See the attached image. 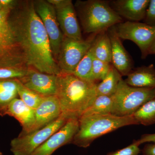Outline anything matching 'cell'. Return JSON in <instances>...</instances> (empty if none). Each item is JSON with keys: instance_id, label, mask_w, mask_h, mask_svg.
Here are the masks:
<instances>
[{"instance_id": "cell-29", "label": "cell", "mask_w": 155, "mask_h": 155, "mask_svg": "<svg viewBox=\"0 0 155 155\" xmlns=\"http://www.w3.org/2000/svg\"><path fill=\"white\" fill-rule=\"evenodd\" d=\"M143 22L149 25L155 26V0H150Z\"/></svg>"}, {"instance_id": "cell-15", "label": "cell", "mask_w": 155, "mask_h": 155, "mask_svg": "<svg viewBox=\"0 0 155 155\" xmlns=\"http://www.w3.org/2000/svg\"><path fill=\"white\" fill-rule=\"evenodd\" d=\"M150 0H113L110 6L122 19L139 22L143 20Z\"/></svg>"}, {"instance_id": "cell-12", "label": "cell", "mask_w": 155, "mask_h": 155, "mask_svg": "<svg viewBox=\"0 0 155 155\" xmlns=\"http://www.w3.org/2000/svg\"><path fill=\"white\" fill-rule=\"evenodd\" d=\"M79 127L78 118H70L31 155H52L59 148L72 143Z\"/></svg>"}, {"instance_id": "cell-7", "label": "cell", "mask_w": 155, "mask_h": 155, "mask_svg": "<svg viewBox=\"0 0 155 155\" xmlns=\"http://www.w3.org/2000/svg\"><path fill=\"white\" fill-rule=\"evenodd\" d=\"M62 114L57 120L45 127L24 135H19L12 140L11 150L14 155H31L68 121Z\"/></svg>"}, {"instance_id": "cell-35", "label": "cell", "mask_w": 155, "mask_h": 155, "mask_svg": "<svg viewBox=\"0 0 155 155\" xmlns=\"http://www.w3.org/2000/svg\"><path fill=\"white\" fill-rule=\"evenodd\" d=\"M0 155H4L1 152V151H0Z\"/></svg>"}, {"instance_id": "cell-6", "label": "cell", "mask_w": 155, "mask_h": 155, "mask_svg": "<svg viewBox=\"0 0 155 155\" xmlns=\"http://www.w3.org/2000/svg\"><path fill=\"white\" fill-rule=\"evenodd\" d=\"M155 97V87L141 88L127 84L122 79L113 95L112 115L131 116L145 103Z\"/></svg>"}, {"instance_id": "cell-17", "label": "cell", "mask_w": 155, "mask_h": 155, "mask_svg": "<svg viewBox=\"0 0 155 155\" xmlns=\"http://www.w3.org/2000/svg\"><path fill=\"white\" fill-rule=\"evenodd\" d=\"M5 114L17 119L22 127L20 135L31 132L35 122V110L28 107L20 98L14 99L6 109Z\"/></svg>"}, {"instance_id": "cell-27", "label": "cell", "mask_w": 155, "mask_h": 155, "mask_svg": "<svg viewBox=\"0 0 155 155\" xmlns=\"http://www.w3.org/2000/svg\"><path fill=\"white\" fill-rule=\"evenodd\" d=\"M30 69L0 67V80L20 79L28 74Z\"/></svg>"}, {"instance_id": "cell-32", "label": "cell", "mask_w": 155, "mask_h": 155, "mask_svg": "<svg viewBox=\"0 0 155 155\" xmlns=\"http://www.w3.org/2000/svg\"><path fill=\"white\" fill-rule=\"evenodd\" d=\"M148 54L149 55H155V39L153 41V42L151 45L150 47L149 50Z\"/></svg>"}, {"instance_id": "cell-26", "label": "cell", "mask_w": 155, "mask_h": 155, "mask_svg": "<svg viewBox=\"0 0 155 155\" xmlns=\"http://www.w3.org/2000/svg\"><path fill=\"white\" fill-rule=\"evenodd\" d=\"M112 67V64L106 63L94 58L93 62L92 74L94 81L98 83L107 75Z\"/></svg>"}, {"instance_id": "cell-10", "label": "cell", "mask_w": 155, "mask_h": 155, "mask_svg": "<svg viewBox=\"0 0 155 155\" xmlns=\"http://www.w3.org/2000/svg\"><path fill=\"white\" fill-rule=\"evenodd\" d=\"M33 3L35 10L47 33L52 53L56 62L64 36L58 23L55 9L45 0H35Z\"/></svg>"}, {"instance_id": "cell-18", "label": "cell", "mask_w": 155, "mask_h": 155, "mask_svg": "<svg viewBox=\"0 0 155 155\" xmlns=\"http://www.w3.org/2000/svg\"><path fill=\"white\" fill-rule=\"evenodd\" d=\"M125 81L129 86L141 88L155 87V68L153 64L134 68Z\"/></svg>"}, {"instance_id": "cell-21", "label": "cell", "mask_w": 155, "mask_h": 155, "mask_svg": "<svg viewBox=\"0 0 155 155\" xmlns=\"http://www.w3.org/2000/svg\"><path fill=\"white\" fill-rule=\"evenodd\" d=\"M18 96L17 79L0 80V108L5 114L9 104Z\"/></svg>"}, {"instance_id": "cell-16", "label": "cell", "mask_w": 155, "mask_h": 155, "mask_svg": "<svg viewBox=\"0 0 155 155\" xmlns=\"http://www.w3.org/2000/svg\"><path fill=\"white\" fill-rule=\"evenodd\" d=\"M62 114L61 106L57 96L44 97L39 105L35 110V122L31 132L54 122Z\"/></svg>"}, {"instance_id": "cell-25", "label": "cell", "mask_w": 155, "mask_h": 155, "mask_svg": "<svg viewBox=\"0 0 155 155\" xmlns=\"http://www.w3.org/2000/svg\"><path fill=\"white\" fill-rule=\"evenodd\" d=\"M17 83L18 96L20 99L28 107L35 110L41 102L44 97L25 87L18 79Z\"/></svg>"}, {"instance_id": "cell-1", "label": "cell", "mask_w": 155, "mask_h": 155, "mask_svg": "<svg viewBox=\"0 0 155 155\" xmlns=\"http://www.w3.org/2000/svg\"><path fill=\"white\" fill-rule=\"evenodd\" d=\"M9 20L21 48L27 67L42 73L61 75L44 26L33 1H17Z\"/></svg>"}, {"instance_id": "cell-31", "label": "cell", "mask_w": 155, "mask_h": 155, "mask_svg": "<svg viewBox=\"0 0 155 155\" xmlns=\"http://www.w3.org/2000/svg\"><path fill=\"white\" fill-rule=\"evenodd\" d=\"M143 155H155V143H147L142 150Z\"/></svg>"}, {"instance_id": "cell-3", "label": "cell", "mask_w": 155, "mask_h": 155, "mask_svg": "<svg viewBox=\"0 0 155 155\" xmlns=\"http://www.w3.org/2000/svg\"><path fill=\"white\" fill-rule=\"evenodd\" d=\"M78 17L84 32L98 34L124 22L112 8L109 1H76L74 5Z\"/></svg>"}, {"instance_id": "cell-28", "label": "cell", "mask_w": 155, "mask_h": 155, "mask_svg": "<svg viewBox=\"0 0 155 155\" xmlns=\"http://www.w3.org/2000/svg\"><path fill=\"white\" fill-rule=\"evenodd\" d=\"M140 152L139 145L135 140H134L130 145L122 149L108 153L107 155H140Z\"/></svg>"}, {"instance_id": "cell-13", "label": "cell", "mask_w": 155, "mask_h": 155, "mask_svg": "<svg viewBox=\"0 0 155 155\" xmlns=\"http://www.w3.org/2000/svg\"><path fill=\"white\" fill-rule=\"evenodd\" d=\"M27 87L43 97L56 96L58 91V75L29 69L28 74L18 79Z\"/></svg>"}, {"instance_id": "cell-11", "label": "cell", "mask_w": 155, "mask_h": 155, "mask_svg": "<svg viewBox=\"0 0 155 155\" xmlns=\"http://www.w3.org/2000/svg\"><path fill=\"white\" fill-rule=\"evenodd\" d=\"M55 9L56 16L64 36L73 39H83L75 6L71 0H47Z\"/></svg>"}, {"instance_id": "cell-23", "label": "cell", "mask_w": 155, "mask_h": 155, "mask_svg": "<svg viewBox=\"0 0 155 155\" xmlns=\"http://www.w3.org/2000/svg\"><path fill=\"white\" fill-rule=\"evenodd\" d=\"M94 58L91 46L77 65L72 75L83 80L96 83L94 81L92 74L93 62Z\"/></svg>"}, {"instance_id": "cell-30", "label": "cell", "mask_w": 155, "mask_h": 155, "mask_svg": "<svg viewBox=\"0 0 155 155\" xmlns=\"http://www.w3.org/2000/svg\"><path fill=\"white\" fill-rule=\"evenodd\" d=\"M139 145L147 143H155V134H144L141 136L140 138L137 140H135Z\"/></svg>"}, {"instance_id": "cell-19", "label": "cell", "mask_w": 155, "mask_h": 155, "mask_svg": "<svg viewBox=\"0 0 155 155\" xmlns=\"http://www.w3.org/2000/svg\"><path fill=\"white\" fill-rule=\"evenodd\" d=\"M92 48L95 58L111 64V44L107 31L97 35Z\"/></svg>"}, {"instance_id": "cell-33", "label": "cell", "mask_w": 155, "mask_h": 155, "mask_svg": "<svg viewBox=\"0 0 155 155\" xmlns=\"http://www.w3.org/2000/svg\"><path fill=\"white\" fill-rule=\"evenodd\" d=\"M5 115V111L3 110L2 109L0 108V115L2 116H3Z\"/></svg>"}, {"instance_id": "cell-34", "label": "cell", "mask_w": 155, "mask_h": 155, "mask_svg": "<svg viewBox=\"0 0 155 155\" xmlns=\"http://www.w3.org/2000/svg\"><path fill=\"white\" fill-rule=\"evenodd\" d=\"M3 8L2 6V5H1V4H0V10H2V9Z\"/></svg>"}, {"instance_id": "cell-24", "label": "cell", "mask_w": 155, "mask_h": 155, "mask_svg": "<svg viewBox=\"0 0 155 155\" xmlns=\"http://www.w3.org/2000/svg\"><path fill=\"white\" fill-rule=\"evenodd\" d=\"M132 116L138 125L148 126L155 124V97L145 103Z\"/></svg>"}, {"instance_id": "cell-2", "label": "cell", "mask_w": 155, "mask_h": 155, "mask_svg": "<svg viewBox=\"0 0 155 155\" xmlns=\"http://www.w3.org/2000/svg\"><path fill=\"white\" fill-rule=\"evenodd\" d=\"M97 83L81 79L72 74L58 75V97L62 114L68 119H79L94 101Z\"/></svg>"}, {"instance_id": "cell-5", "label": "cell", "mask_w": 155, "mask_h": 155, "mask_svg": "<svg viewBox=\"0 0 155 155\" xmlns=\"http://www.w3.org/2000/svg\"><path fill=\"white\" fill-rule=\"evenodd\" d=\"M12 8L0 10V67L29 69L9 22Z\"/></svg>"}, {"instance_id": "cell-22", "label": "cell", "mask_w": 155, "mask_h": 155, "mask_svg": "<svg viewBox=\"0 0 155 155\" xmlns=\"http://www.w3.org/2000/svg\"><path fill=\"white\" fill-rule=\"evenodd\" d=\"M113 107V96H97L91 105L84 113L81 116L110 115L112 114Z\"/></svg>"}, {"instance_id": "cell-14", "label": "cell", "mask_w": 155, "mask_h": 155, "mask_svg": "<svg viewBox=\"0 0 155 155\" xmlns=\"http://www.w3.org/2000/svg\"><path fill=\"white\" fill-rule=\"evenodd\" d=\"M107 32L111 44V64L122 76H127L134 68L133 60L123 45L114 26L109 28Z\"/></svg>"}, {"instance_id": "cell-8", "label": "cell", "mask_w": 155, "mask_h": 155, "mask_svg": "<svg viewBox=\"0 0 155 155\" xmlns=\"http://www.w3.org/2000/svg\"><path fill=\"white\" fill-rule=\"evenodd\" d=\"M97 34L86 40L73 39L64 36L57 63L62 74H72L79 62L91 47Z\"/></svg>"}, {"instance_id": "cell-9", "label": "cell", "mask_w": 155, "mask_h": 155, "mask_svg": "<svg viewBox=\"0 0 155 155\" xmlns=\"http://www.w3.org/2000/svg\"><path fill=\"white\" fill-rule=\"evenodd\" d=\"M121 39L134 42L140 50L142 59L149 55V50L155 39V26L144 22L125 21L114 26Z\"/></svg>"}, {"instance_id": "cell-20", "label": "cell", "mask_w": 155, "mask_h": 155, "mask_svg": "<svg viewBox=\"0 0 155 155\" xmlns=\"http://www.w3.org/2000/svg\"><path fill=\"white\" fill-rule=\"evenodd\" d=\"M122 79V75L112 65L107 75L97 84V96H113Z\"/></svg>"}, {"instance_id": "cell-4", "label": "cell", "mask_w": 155, "mask_h": 155, "mask_svg": "<svg viewBox=\"0 0 155 155\" xmlns=\"http://www.w3.org/2000/svg\"><path fill=\"white\" fill-rule=\"evenodd\" d=\"M78 121L79 127L72 143L83 148L89 147L97 138L120 127L138 125L132 116L120 117L112 114L81 116Z\"/></svg>"}]
</instances>
